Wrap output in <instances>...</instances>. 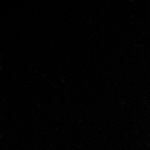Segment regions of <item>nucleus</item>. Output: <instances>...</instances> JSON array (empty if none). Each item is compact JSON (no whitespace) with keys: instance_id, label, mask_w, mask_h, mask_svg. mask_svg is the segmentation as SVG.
Wrapping results in <instances>:
<instances>
[]
</instances>
